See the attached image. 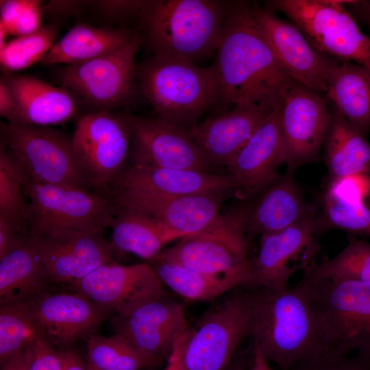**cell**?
Instances as JSON below:
<instances>
[{"mask_svg":"<svg viewBox=\"0 0 370 370\" xmlns=\"http://www.w3.org/2000/svg\"><path fill=\"white\" fill-rule=\"evenodd\" d=\"M103 232L50 229L28 233L53 283H73L112 262L114 251Z\"/></svg>","mask_w":370,"mask_h":370,"instance_id":"cell-14","label":"cell"},{"mask_svg":"<svg viewBox=\"0 0 370 370\" xmlns=\"http://www.w3.org/2000/svg\"><path fill=\"white\" fill-rule=\"evenodd\" d=\"M315 213L280 232L261 236L256 256L250 260L252 288L282 290L298 270L316 262L320 245L316 238Z\"/></svg>","mask_w":370,"mask_h":370,"instance_id":"cell-13","label":"cell"},{"mask_svg":"<svg viewBox=\"0 0 370 370\" xmlns=\"http://www.w3.org/2000/svg\"><path fill=\"white\" fill-rule=\"evenodd\" d=\"M231 365H232V367L233 368V370H236V363H235L234 360L232 361Z\"/></svg>","mask_w":370,"mask_h":370,"instance_id":"cell-52","label":"cell"},{"mask_svg":"<svg viewBox=\"0 0 370 370\" xmlns=\"http://www.w3.org/2000/svg\"><path fill=\"white\" fill-rule=\"evenodd\" d=\"M273 110L237 103L197 123L188 132L212 165L226 166Z\"/></svg>","mask_w":370,"mask_h":370,"instance_id":"cell-23","label":"cell"},{"mask_svg":"<svg viewBox=\"0 0 370 370\" xmlns=\"http://www.w3.org/2000/svg\"><path fill=\"white\" fill-rule=\"evenodd\" d=\"M325 191L346 199L365 201L370 196V175H354L330 181Z\"/></svg>","mask_w":370,"mask_h":370,"instance_id":"cell-41","label":"cell"},{"mask_svg":"<svg viewBox=\"0 0 370 370\" xmlns=\"http://www.w3.org/2000/svg\"><path fill=\"white\" fill-rule=\"evenodd\" d=\"M227 370H233V368L232 367V365H230V367H228Z\"/></svg>","mask_w":370,"mask_h":370,"instance_id":"cell-53","label":"cell"},{"mask_svg":"<svg viewBox=\"0 0 370 370\" xmlns=\"http://www.w3.org/2000/svg\"><path fill=\"white\" fill-rule=\"evenodd\" d=\"M43 11L39 1H1L0 27L16 38L30 34L42 27Z\"/></svg>","mask_w":370,"mask_h":370,"instance_id":"cell-39","label":"cell"},{"mask_svg":"<svg viewBox=\"0 0 370 370\" xmlns=\"http://www.w3.org/2000/svg\"><path fill=\"white\" fill-rule=\"evenodd\" d=\"M136 79L156 118L187 130L219 102L212 65L201 67L190 60L153 56L136 66Z\"/></svg>","mask_w":370,"mask_h":370,"instance_id":"cell-4","label":"cell"},{"mask_svg":"<svg viewBox=\"0 0 370 370\" xmlns=\"http://www.w3.org/2000/svg\"><path fill=\"white\" fill-rule=\"evenodd\" d=\"M1 79L17 105L15 125L45 127L63 123L75 115L80 103L66 88L32 76L7 73Z\"/></svg>","mask_w":370,"mask_h":370,"instance_id":"cell-25","label":"cell"},{"mask_svg":"<svg viewBox=\"0 0 370 370\" xmlns=\"http://www.w3.org/2000/svg\"><path fill=\"white\" fill-rule=\"evenodd\" d=\"M180 239L173 246L162 249L153 260L177 264L210 275L226 277L239 286H252L247 234H199Z\"/></svg>","mask_w":370,"mask_h":370,"instance_id":"cell-18","label":"cell"},{"mask_svg":"<svg viewBox=\"0 0 370 370\" xmlns=\"http://www.w3.org/2000/svg\"><path fill=\"white\" fill-rule=\"evenodd\" d=\"M96 3L106 14L124 17L131 14L140 16L147 1H99Z\"/></svg>","mask_w":370,"mask_h":370,"instance_id":"cell-44","label":"cell"},{"mask_svg":"<svg viewBox=\"0 0 370 370\" xmlns=\"http://www.w3.org/2000/svg\"><path fill=\"white\" fill-rule=\"evenodd\" d=\"M345 5L352 14H354V17L360 19L370 29V1L351 0Z\"/></svg>","mask_w":370,"mask_h":370,"instance_id":"cell-49","label":"cell"},{"mask_svg":"<svg viewBox=\"0 0 370 370\" xmlns=\"http://www.w3.org/2000/svg\"><path fill=\"white\" fill-rule=\"evenodd\" d=\"M30 346L1 367V370H28Z\"/></svg>","mask_w":370,"mask_h":370,"instance_id":"cell-50","label":"cell"},{"mask_svg":"<svg viewBox=\"0 0 370 370\" xmlns=\"http://www.w3.org/2000/svg\"><path fill=\"white\" fill-rule=\"evenodd\" d=\"M30 308L46 338L63 349L95 334L114 314L75 292L45 291L31 300Z\"/></svg>","mask_w":370,"mask_h":370,"instance_id":"cell-21","label":"cell"},{"mask_svg":"<svg viewBox=\"0 0 370 370\" xmlns=\"http://www.w3.org/2000/svg\"><path fill=\"white\" fill-rule=\"evenodd\" d=\"M86 364L95 370H143L154 366L127 339L119 334L87 338Z\"/></svg>","mask_w":370,"mask_h":370,"instance_id":"cell-34","label":"cell"},{"mask_svg":"<svg viewBox=\"0 0 370 370\" xmlns=\"http://www.w3.org/2000/svg\"><path fill=\"white\" fill-rule=\"evenodd\" d=\"M132 134V163L212 172V165L188 130L159 119L126 114Z\"/></svg>","mask_w":370,"mask_h":370,"instance_id":"cell-19","label":"cell"},{"mask_svg":"<svg viewBox=\"0 0 370 370\" xmlns=\"http://www.w3.org/2000/svg\"><path fill=\"white\" fill-rule=\"evenodd\" d=\"M70 284L73 292L115 314L130 313L164 295L163 284L149 263L123 265L112 262Z\"/></svg>","mask_w":370,"mask_h":370,"instance_id":"cell-17","label":"cell"},{"mask_svg":"<svg viewBox=\"0 0 370 370\" xmlns=\"http://www.w3.org/2000/svg\"><path fill=\"white\" fill-rule=\"evenodd\" d=\"M304 274L370 284V243L350 238L347 245L336 256L316 262Z\"/></svg>","mask_w":370,"mask_h":370,"instance_id":"cell-36","label":"cell"},{"mask_svg":"<svg viewBox=\"0 0 370 370\" xmlns=\"http://www.w3.org/2000/svg\"><path fill=\"white\" fill-rule=\"evenodd\" d=\"M60 352L62 363V370H88L86 362L70 347Z\"/></svg>","mask_w":370,"mask_h":370,"instance_id":"cell-47","label":"cell"},{"mask_svg":"<svg viewBox=\"0 0 370 370\" xmlns=\"http://www.w3.org/2000/svg\"><path fill=\"white\" fill-rule=\"evenodd\" d=\"M341 61L330 73L325 98L354 129L365 136L370 132V69Z\"/></svg>","mask_w":370,"mask_h":370,"instance_id":"cell-28","label":"cell"},{"mask_svg":"<svg viewBox=\"0 0 370 370\" xmlns=\"http://www.w3.org/2000/svg\"><path fill=\"white\" fill-rule=\"evenodd\" d=\"M1 143L18 164L24 180L62 184L90 190L93 186L81 170L72 138L51 127L1 125Z\"/></svg>","mask_w":370,"mask_h":370,"instance_id":"cell-10","label":"cell"},{"mask_svg":"<svg viewBox=\"0 0 370 370\" xmlns=\"http://www.w3.org/2000/svg\"><path fill=\"white\" fill-rule=\"evenodd\" d=\"M23 175L16 161L1 144L0 147V216L13 222L27 234L28 202L23 188Z\"/></svg>","mask_w":370,"mask_h":370,"instance_id":"cell-37","label":"cell"},{"mask_svg":"<svg viewBox=\"0 0 370 370\" xmlns=\"http://www.w3.org/2000/svg\"><path fill=\"white\" fill-rule=\"evenodd\" d=\"M112 325L115 334L127 339L154 365L168 358L190 328L183 307L164 295L130 313L115 314Z\"/></svg>","mask_w":370,"mask_h":370,"instance_id":"cell-20","label":"cell"},{"mask_svg":"<svg viewBox=\"0 0 370 370\" xmlns=\"http://www.w3.org/2000/svg\"><path fill=\"white\" fill-rule=\"evenodd\" d=\"M143 39L136 32L128 45L115 51L66 66L58 74L62 87L100 111L128 103L136 94L135 56Z\"/></svg>","mask_w":370,"mask_h":370,"instance_id":"cell-11","label":"cell"},{"mask_svg":"<svg viewBox=\"0 0 370 370\" xmlns=\"http://www.w3.org/2000/svg\"><path fill=\"white\" fill-rule=\"evenodd\" d=\"M232 1H147L140 18L154 56L186 60L215 52Z\"/></svg>","mask_w":370,"mask_h":370,"instance_id":"cell-3","label":"cell"},{"mask_svg":"<svg viewBox=\"0 0 370 370\" xmlns=\"http://www.w3.org/2000/svg\"><path fill=\"white\" fill-rule=\"evenodd\" d=\"M86 2L82 1H51L47 6H44V9H47L51 12L56 14L69 13L84 4Z\"/></svg>","mask_w":370,"mask_h":370,"instance_id":"cell-51","label":"cell"},{"mask_svg":"<svg viewBox=\"0 0 370 370\" xmlns=\"http://www.w3.org/2000/svg\"><path fill=\"white\" fill-rule=\"evenodd\" d=\"M30 301L0 306L1 367L41 338H46L30 308Z\"/></svg>","mask_w":370,"mask_h":370,"instance_id":"cell-33","label":"cell"},{"mask_svg":"<svg viewBox=\"0 0 370 370\" xmlns=\"http://www.w3.org/2000/svg\"><path fill=\"white\" fill-rule=\"evenodd\" d=\"M109 240L114 252L130 253L153 260L166 243L181 236L158 219L119 206L110 226Z\"/></svg>","mask_w":370,"mask_h":370,"instance_id":"cell-29","label":"cell"},{"mask_svg":"<svg viewBox=\"0 0 370 370\" xmlns=\"http://www.w3.org/2000/svg\"><path fill=\"white\" fill-rule=\"evenodd\" d=\"M134 189L174 195L234 191L238 189L230 173L167 169L130 164L111 183L108 191Z\"/></svg>","mask_w":370,"mask_h":370,"instance_id":"cell-24","label":"cell"},{"mask_svg":"<svg viewBox=\"0 0 370 370\" xmlns=\"http://www.w3.org/2000/svg\"><path fill=\"white\" fill-rule=\"evenodd\" d=\"M298 284L310 302L328 357L355 350L370 358V284L304 274Z\"/></svg>","mask_w":370,"mask_h":370,"instance_id":"cell-5","label":"cell"},{"mask_svg":"<svg viewBox=\"0 0 370 370\" xmlns=\"http://www.w3.org/2000/svg\"><path fill=\"white\" fill-rule=\"evenodd\" d=\"M26 234L7 218L0 216V258L14 247Z\"/></svg>","mask_w":370,"mask_h":370,"instance_id":"cell-45","label":"cell"},{"mask_svg":"<svg viewBox=\"0 0 370 370\" xmlns=\"http://www.w3.org/2000/svg\"><path fill=\"white\" fill-rule=\"evenodd\" d=\"M135 33L78 24L54 43L40 63L71 65L86 62L126 46Z\"/></svg>","mask_w":370,"mask_h":370,"instance_id":"cell-30","label":"cell"},{"mask_svg":"<svg viewBox=\"0 0 370 370\" xmlns=\"http://www.w3.org/2000/svg\"><path fill=\"white\" fill-rule=\"evenodd\" d=\"M325 96L295 82L284 96L280 126L284 163L289 170L319 157L330 130L332 114Z\"/></svg>","mask_w":370,"mask_h":370,"instance_id":"cell-15","label":"cell"},{"mask_svg":"<svg viewBox=\"0 0 370 370\" xmlns=\"http://www.w3.org/2000/svg\"><path fill=\"white\" fill-rule=\"evenodd\" d=\"M351 0H272L264 8L285 14L319 51L370 69V36L345 7Z\"/></svg>","mask_w":370,"mask_h":370,"instance_id":"cell-8","label":"cell"},{"mask_svg":"<svg viewBox=\"0 0 370 370\" xmlns=\"http://www.w3.org/2000/svg\"><path fill=\"white\" fill-rule=\"evenodd\" d=\"M72 138L76 160L93 188L107 192L126 166L132 143L126 114L101 110L77 121Z\"/></svg>","mask_w":370,"mask_h":370,"instance_id":"cell-12","label":"cell"},{"mask_svg":"<svg viewBox=\"0 0 370 370\" xmlns=\"http://www.w3.org/2000/svg\"><path fill=\"white\" fill-rule=\"evenodd\" d=\"M220 99L215 112L240 103L274 109L297 82L282 69L261 34L254 3L232 1L215 50Z\"/></svg>","mask_w":370,"mask_h":370,"instance_id":"cell-1","label":"cell"},{"mask_svg":"<svg viewBox=\"0 0 370 370\" xmlns=\"http://www.w3.org/2000/svg\"><path fill=\"white\" fill-rule=\"evenodd\" d=\"M251 288L248 336L268 362L280 370L328 357L310 302L301 286L274 290Z\"/></svg>","mask_w":370,"mask_h":370,"instance_id":"cell-2","label":"cell"},{"mask_svg":"<svg viewBox=\"0 0 370 370\" xmlns=\"http://www.w3.org/2000/svg\"><path fill=\"white\" fill-rule=\"evenodd\" d=\"M251 343L246 349L236 353L234 357L236 370H275Z\"/></svg>","mask_w":370,"mask_h":370,"instance_id":"cell-43","label":"cell"},{"mask_svg":"<svg viewBox=\"0 0 370 370\" xmlns=\"http://www.w3.org/2000/svg\"><path fill=\"white\" fill-rule=\"evenodd\" d=\"M28 370H62L60 352L46 338L30 345Z\"/></svg>","mask_w":370,"mask_h":370,"instance_id":"cell-42","label":"cell"},{"mask_svg":"<svg viewBox=\"0 0 370 370\" xmlns=\"http://www.w3.org/2000/svg\"><path fill=\"white\" fill-rule=\"evenodd\" d=\"M151 262L162 284L190 301H214L233 288L241 286L226 277L208 275L164 261Z\"/></svg>","mask_w":370,"mask_h":370,"instance_id":"cell-32","label":"cell"},{"mask_svg":"<svg viewBox=\"0 0 370 370\" xmlns=\"http://www.w3.org/2000/svg\"><path fill=\"white\" fill-rule=\"evenodd\" d=\"M325 148L329 182L354 175H370V143L335 108Z\"/></svg>","mask_w":370,"mask_h":370,"instance_id":"cell-31","label":"cell"},{"mask_svg":"<svg viewBox=\"0 0 370 370\" xmlns=\"http://www.w3.org/2000/svg\"><path fill=\"white\" fill-rule=\"evenodd\" d=\"M252 305L251 288L241 286L206 311L186 333L182 349L186 370H227L248 336Z\"/></svg>","mask_w":370,"mask_h":370,"instance_id":"cell-7","label":"cell"},{"mask_svg":"<svg viewBox=\"0 0 370 370\" xmlns=\"http://www.w3.org/2000/svg\"><path fill=\"white\" fill-rule=\"evenodd\" d=\"M293 172L288 169L254 200L246 223L247 236L280 232L315 213L305 201Z\"/></svg>","mask_w":370,"mask_h":370,"instance_id":"cell-26","label":"cell"},{"mask_svg":"<svg viewBox=\"0 0 370 370\" xmlns=\"http://www.w3.org/2000/svg\"><path fill=\"white\" fill-rule=\"evenodd\" d=\"M288 370H297V369H295L294 367H291V368H290Z\"/></svg>","mask_w":370,"mask_h":370,"instance_id":"cell-54","label":"cell"},{"mask_svg":"<svg viewBox=\"0 0 370 370\" xmlns=\"http://www.w3.org/2000/svg\"><path fill=\"white\" fill-rule=\"evenodd\" d=\"M188 331L175 344L163 370H186L182 361V349Z\"/></svg>","mask_w":370,"mask_h":370,"instance_id":"cell-48","label":"cell"},{"mask_svg":"<svg viewBox=\"0 0 370 370\" xmlns=\"http://www.w3.org/2000/svg\"><path fill=\"white\" fill-rule=\"evenodd\" d=\"M55 25L42 26L36 32L7 42L0 49V62L6 71H16L40 62L56 42Z\"/></svg>","mask_w":370,"mask_h":370,"instance_id":"cell-38","label":"cell"},{"mask_svg":"<svg viewBox=\"0 0 370 370\" xmlns=\"http://www.w3.org/2000/svg\"><path fill=\"white\" fill-rule=\"evenodd\" d=\"M28 199L27 234L50 229L103 232L110 227L119 206L108 195L62 184L24 180Z\"/></svg>","mask_w":370,"mask_h":370,"instance_id":"cell-9","label":"cell"},{"mask_svg":"<svg viewBox=\"0 0 370 370\" xmlns=\"http://www.w3.org/2000/svg\"><path fill=\"white\" fill-rule=\"evenodd\" d=\"M291 367L297 370H370V358L358 354L352 358L321 357L299 361Z\"/></svg>","mask_w":370,"mask_h":370,"instance_id":"cell-40","label":"cell"},{"mask_svg":"<svg viewBox=\"0 0 370 370\" xmlns=\"http://www.w3.org/2000/svg\"><path fill=\"white\" fill-rule=\"evenodd\" d=\"M53 283L28 234L0 258V306L30 301Z\"/></svg>","mask_w":370,"mask_h":370,"instance_id":"cell-27","label":"cell"},{"mask_svg":"<svg viewBox=\"0 0 370 370\" xmlns=\"http://www.w3.org/2000/svg\"><path fill=\"white\" fill-rule=\"evenodd\" d=\"M258 29L278 62L295 82L325 97L330 73L337 63L315 49L291 22L254 3Z\"/></svg>","mask_w":370,"mask_h":370,"instance_id":"cell-16","label":"cell"},{"mask_svg":"<svg viewBox=\"0 0 370 370\" xmlns=\"http://www.w3.org/2000/svg\"><path fill=\"white\" fill-rule=\"evenodd\" d=\"M321 211L315 217L317 234L329 229L370 236V207L365 201L350 199L325 191Z\"/></svg>","mask_w":370,"mask_h":370,"instance_id":"cell-35","label":"cell"},{"mask_svg":"<svg viewBox=\"0 0 370 370\" xmlns=\"http://www.w3.org/2000/svg\"><path fill=\"white\" fill-rule=\"evenodd\" d=\"M281 108L282 105L271 111L225 166L245 199H253L264 192L280 176L275 170L284 163Z\"/></svg>","mask_w":370,"mask_h":370,"instance_id":"cell-22","label":"cell"},{"mask_svg":"<svg viewBox=\"0 0 370 370\" xmlns=\"http://www.w3.org/2000/svg\"><path fill=\"white\" fill-rule=\"evenodd\" d=\"M232 191L174 195L126 189L108 191L118 206L148 214L181 236L246 233L249 210L244 204L227 216L220 210Z\"/></svg>","mask_w":370,"mask_h":370,"instance_id":"cell-6","label":"cell"},{"mask_svg":"<svg viewBox=\"0 0 370 370\" xmlns=\"http://www.w3.org/2000/svg\"><path fill=\"white\" fill-rule=\"evenodd\" d=\"M0 114L8 120V123L16 124L17 105L9 88L1 79L0 81Z\"/></svg>","mask_w":370,"mask_h":370,"instance_id":"cell-46","label":"cell"}]
</instances>
